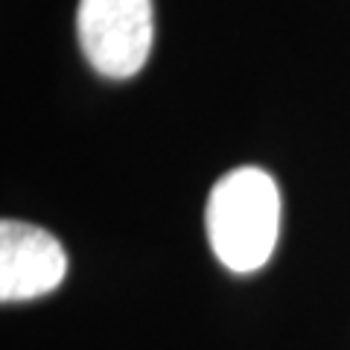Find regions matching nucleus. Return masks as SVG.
Returning <instances> with one entry per match:
<instances>
[{"label": "nucleus", "instance_id": "1", "mask_svg": "<svg viewBox=\"0 0 350 350\" xmlns=\"http://www.w3.org/2000/svg\"><path fill=\"white\" fill-rule=\"evenodd\" d=\"M204 228L216 260L234 275H251L275 254L280 231V193L260 167H239L213 184Z\"/></svg>", "mask_w": 350, "mask_h": 350}, {"label": "nucleus", "instance_id": "3", "mask_svg": "<svg viewBox=\"0 0 350 350\" xmlns=\"http://www.w3.org/2000/svg\"><path fill=\"white\" fill-rule=\"evenodd\" d=\"M68 271L64 248L38 225L3 219L0 222V301H32L59 289Z\"/></svg>", "mask_w": 350, "mask_h": 350}, {"label": "nucleus", "instance_id": "2", "mask_svg": "<svg viewBox=\"0 0 350 350\" xmlns=\"http://www.w3.org/2000/svg\"><path fill=\"white\" fill-rule=\"evenodd\" d=\"M76 32L96 73L105 79H131L152 50V0H79Z\"/></svg>", "mask_w": 350, "mask_h": 350}]
</instances>
